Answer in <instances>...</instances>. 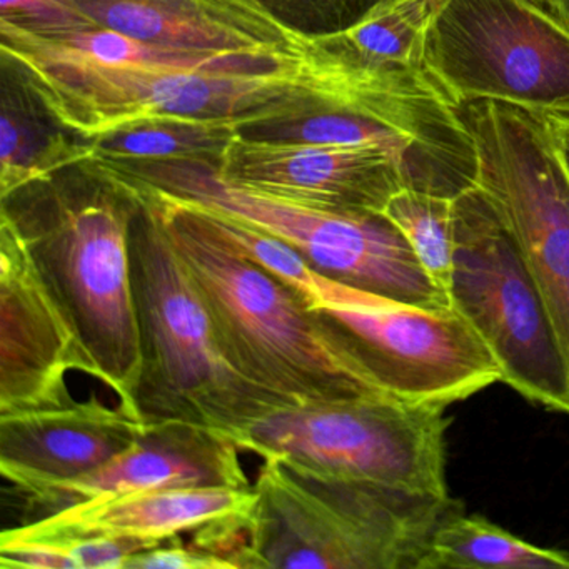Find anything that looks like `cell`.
I'll list each match as a JSON object with an SVG mask.
<instances>
[{
	"label": "cell",
	"instance_id": "6da1fadb",
	"mask_svg": "<svg viewBox=\"0 0 569 569\" xmlns=\"http://www.w3.org/2000/svg\"><path fill=\"white\" fill-rule=\"evenodd\" d=\"M0 36L12 74L59 128L84 141L164 119L234 122L244 132L335 112L426 144L441 122V89L426 69L368 64L325 39L302 58L199 51L181 61L98 64L41 48L8 22Z\"/></svg>",
	"mask_w": 569,
	"mask_h": 569
},
{
	"label": "cell",
	"instance_id": "7a4b0ae2",
	"mask_svg": "<svg viewBox=\"0 0 569 569\" xmlns=\"http://www.w3.org/2000/svg\"><path fill=\"white\" fill-rule=\"evenodd\" d=\"M108 181L158 216L204 299L229 361L252 385L289 408L382 396L369 385L346 336L249 259L211 211L159 189Z\"/></svg>",
	"mask_w": 569,
	"mask_h": 569
},
{
	"label": "cell",
	"instance_id": "3957f363",
	"mask_svg": "<svg viewBox=\"0 0 569 569\" xmlns=\"http://www.w3.org/2000/svg\"><path fill=\"white\" fill-rule=\"evenodd\" d=\"M248 512V569H419L436 528L462 509L451 495L309 471L262 456Z\"/></svg>",
	"mask_w": 569,
	"mask_h": 569
},
{
	"label": "cell",
	"instance_id": "277c9868",
	"mask_svg": "<svg viewBox=\"0 0 569 569\" xmlns=\"http://www.w3.org/2000/svg\"><path fill=\"white\" fill-rule=\"evenodd\" d=\"M132 199L138 211L131 278L142 349L136 411L146 425L204 426L242 448L252 426L289 406L229 361L204 299L158 216Z\"/></svg>",
	"mask_w": 569,
	"mask_h": 569
},
{
	"label": "cell",
	"instance_id": "5b68a950",
	"mask_svg": "<svg viewBox=\"0 0 569 569\" xmlns=\"http://www.w3.org/2000/svg\"><path fill=\"white\" fill-rule=\"evenodd\" d=\"M92 176L96 188L56 194L46 211L19 212L4 202L2 208L18 222L36 264L71 316L99 382L139 418L134 396L142 349L131 278L138 204L118 186Z\"/></svg>",
	"mask_w": 569,
	"mask_h": 569
},
{
	"label": "cell",
	"instance_id": "8992f818",
	"mask_svg": "<svg viewBox=\"0 0 569 569\" xmlns=\"http://www.w3.org/2000/svg\"><path fill=\"white\" fill-rule=\"evenodd\" d=\"M86 171L159 189L281 239L318 271L379 298L426 309H449L398 226L386 214L322 211L232 184L212 162L118 166L86 162Z\"/></svg>",
	"mask_w": 569,
	"mask_h": 569
},
{
	"label": "cell",
	"instance_id": "52a82bcc",
	"mask_svg": "<svg viewBox=\"0 0 569 569\" xmlns=\"http://www.w3.org/2000/svg\"><path fill=\"white\" fill-rule=\"evenodd\" d=\"M451 308L475 329L501 382L549 411L569 412V368L545 299L511 232L478 189L452 202Z\"/></svg>",
	"mask_w": 569,
	"mask_h": 569
},
{
	"label": "cell",
	"instance_id": "ba28073f",
	"mask_svg": "<svg viewBox=\"0 0 569 569\" xmlns=\"http://www.w3.org/2000/svg\"><path fill=\"white\" fill-rule=\"evenodd\" d=\"M446 408L385 396L298 406L252 426L242 449L332 478L448 496Z\"/></svg>",
	"mask_w": 569,
	"mask_h": 569
},
{
	"label": "cell",
	"instance_id": "9c48e42d",
	"mask_svg": "<svg viewBox=\"0 0 569 569\" xmlns=\"http://www.w3.org/2000/svg\"><path fill=\"white\" fill-rule=\"evenodd\" d=\"M478 156L476 189L511 232L545 299L569 368V172L542 116L466 102Z\"/></svg>",
	"mask_w": 569,
	"mask_h": 569
},
{
	"label": "cell",
	"instance_id": "30bf717a",
	"mask_svg": "<svg viewBox=\"0 0 569 569\" xmlns=\"http://www.w3.org/2000/svg\"><path fill=\"white\" fill-rule=\"evenodd\" d=\"M425 62L461 106L569 116V29L536 0H445L429 22Z\"/></svg>",
	"mask_w": 569,
	"mask_h": 569
},
{
	"label": "cell",
	"instance_id": "8fae6325",
	"mask_svg": "<svg viewBox=\"0 0 569 569\" xmlns=\"http://www.w3.org/2000/svg\"><path fill=\"white\" fill-rule=\"evenodd\" d=\"M316 311L346 336L369 385L386 398L449 406L501 382L491 351L452 308L381 299Z\"/></svg>",
	"mask_w": 569,
	"mask_h": 569
},
{
	"label": "cell",
	"instance_id": "7c38bea8",
	"mask_svg": "<svg viewBox=\"0 0 569 569\" xmlns=\"http://www.w3.org/2000/svg\"><path fill=\"white\" fill-rule=\"evenodd\" d=\"M71 372L98 379L71 316L46 281L18 222L0 218V415L74 401Z\"/></svg>",
	"mask_w": 569,
	"mask_h": 569
},
{
	"label": "cell",
	"instance_id": "4fadbf2b",
	"mask_svg": "<svg viewBox=\"0 0 569 569\" xmlns=\"http://www.w3.org/2000/svg\"><path fill=\"white\" fill-rule=\"evenodd\" d=\"M219 172L232 184L282 201L346 214H385L406 186L395 156L375 146H325L241 132Z\"/></svg>",
	"mask_w": 569,
	"mask_h": 569
},
{
	"label": "cell",
	"instance_id": "5bb4252c",
	"mask_svg": "<svg viewBox=\"0 0 569 569\" xmlns=\"http://www.w3.org/2000/svg\"><path fill=\"white\" fill-rule=\"evenodd\" d=\"M86 29H112L139 41L192 51L302 58L321 49L309 32L262 0H69Z\"/></svg>",
	"mask_w": 569,
	"mask_h": 569
},
{
	"label": "cell",
	"instance_id": "9a60e30c",
	"mask_svg": "<svg viewBox=\"0 0 569 569\" xmlns=\"http://www.w3.org/2000/svg\"><path fill=\"white\" fill-rule=\"evenodd\" d=\"M242 451L234 439L204 426L148 425L138 442L101 468L52 486L29 502L56 512L162 489H249L252 485L242 469Z\"/></svg>",
	"mask_w": 569,
	"mask_h": 569
},
{
	"label": "cell",
	"instance_id": "2e32d148",
	"mask_svg": "<svg viewBox=\"0 0 569 569\" xmlns=\"http://www.w3.org/2000/svg\"><path fill=\"white\" fill-rule=\"evenodd\" d=\"M146 425L98 399L0 415V472L28 501L131 448Z\"/></svg>",
	"mask_w": 569,
	"mask_h": 569
},
{
	"label": "cell",
	"instance_id": "e0dca14e",
	"mask_svg": "<svg viewBox=\"0 0 569 569\" xmlns=\"http://www.w3.org/2000/svg\"><path fill=\"white\" fill-rule=\"evenodd\" d=\"M254 499V486L162 489L71 506L29 525L4 529L2 535L24 539L129 536L162 545L216 519L248 512Z\"/></svg>",
	"mask_w": 569,
	"mask_h": 569
},
{
	"label": "cell",
	"instance_id": "ac0fdd59",
	"mask_svg": "<svg viewBox=\"0 0 569 569\" xmlns=\"http://www.w3.org/2000/svg\"><path fill=\"white\" fill-rule=\"evenodd\" d=\"M19 91L2 98L0 118V194L2 201L32 188L48 184L69 166L91 158L89 141L72 142L68 136L46 131L34 122L36 99L21 82Z\"/></svg>",
	"mask_w": 569,
	"mask_h": 569
},
{
	"label": "cell",
	"instance_id": "d6986e66",
	"mask_svg": "<svg viewBox=\"0 0 569 569\" xmlns=\"http://www.w3.org/2000/svg\"><path fill=\"white\" fill-rule=\"evenodd\" d=\"M419 569H569V555L519 539L462 508L436 528Z\"/></svg>",
	"mask_w": 569,
	"mask_h": 569
},
{
	"label": "cell",
	"instance_id": "ffe728a7",
	"mask_svg": "<svg viewBox=\"0 0 569 569\" xmlns=\"http://www.w3.org/2000/svg\"><path fill=\"white\" fill-rule=\"evenodd\" d=\"M241 132V126L234 122L198 119L146 122L89 141L91 158L86 162L139 166L189 161L218 166L226 149Z\"/></svg>",
	"mask_w": 569,
	"mask_h": 569
},
{
	"label": "cell",
	"instance_id": "44dd1931",
	"mask_svg": "<svg viewBox=\"0 0 569 569\" xmlns=\"http://www.w3.org/2000/svg\"><path fill=\"white\" fill-rule=\"evenodd\" d=\"M431 18L422 0H375L351 24L321 34L336 51L368 64L426 68Z\"/></svg>",
	"mask_w": 569,
	"mask_h": 569
},
{
	"label": "cell",
	"instance_id": "7402d4cb",
	"mask_svg": "<svg viewBox=\"0 0 569 569\" xmlns=\"http://www.w3.org/2000/svg\"><path fill=\"white\" fill-rule=\"evenodd\" d=\"M452 202L455 199L405 188L391 199L385 211L408 239L429 278L446 295L455 256Z\"/></svg>",
	"mask_w": 569,
	"mask_h": 569
},
{
	"label": "cell",
	"instance_id": "603a6c76",
	"mask_svg": "<svg viewBox=\"0 0 569 569\" xmlns=\"http://www.w3.org/2000/svg\"><path fill=\"white\" fill-rule=\"evenodd\" d=\"M64 541L78 569H126L132 556L159 546V542L129 536H88Z\"/></svg>",
	"mask_w": 569,
	"mask_h": 569
},
{
	"label": "cell",
	"instance_id": "cb8c5ba5",
	"mask_svg": "<svg viewBox=\"0 0 569 569\" xmlns=\"http://www.w3.org/2000/svg\"><path fill=\"white\" fill-rule=\"evenodd\" d=\"M0 566L4 569H78L64 539H24L0 536Z\"/></svg>",
	"mask_w": 569,
	"mask_h": 569
},
{
	"label": "cell",
	"instance_id": "d4e9b609",
	"mask_svg": "<svg viewBox=\"0 0 569 569\" xmlns=\"http://www.w3.org/2000/svg\"><path fill=\"white\" fill-rule=\"evenodd\" d=\"M272 11L278 12L286 21H306L311 19L315 26L339 31L351 24L362 14L375 0H262ZM298 28H301V26Z\"/></svg>",
	"mask_w": 569,
	"mask_h": 569
},
{
	"label": "cell",
	"instance_id": "484cf974",
	"mask_svg": "<svg viewBox=\"0 0 569 569\" xmlns=\"http://www.w3.org/2000/svg\"><path fill=\"white\" fill-rule=\"evenodd\" d=\"M2 18L41 32L82 31L84 22L69 0H0Z\"/></svg>",
	"mask_w": 569,
	"mask_h": 569
},
{
	"label": "cell",
	"instance_id": "4316f807",
	"mask_svg": "<svg viewBox=\"0 0 569 569\" xmlns=\"http://www.w3.org/2000/svg\"><path fill=\"white\" fill-rule=\"evenodd\" d=\"M126 569H229L221 559L196 551L191 546H156L129 559Z\"/></svg>",
	"mask_w": 569,
	"mask_h": 569
},
{
	"label": "cell",
	"instance_id": "83f0119b",
	"mask_svg": "<svg viewBox=\"0 0 569 569\" xmlns=\"http://www.w3.org/2000/svg\"><path fill=\"white\" fill-rule=\"evenodd\" d=\"M551 129L552 138H555L556 146H558L559 154H561L562 162L569 172V116L555 114L542 116Z\"/></svg>",
	"mask_w": 569,
	"mask_h": 569
},
{
	"label": "cell",
	"instance_id": "f1b7e54d",
	"mask_svg": "<svg viewBox=\"0 0 569 569\" xmlns=\"http://www.w3.org/2000/svg\"><path fill=\"white\" fill-rule=\"evenodd\" d=\"M536 2L569 29V0H536Z\"/></svg>",
	"mask_w": 569,
	"mask_h": 569
},
{
	"label": "cell",
	"instance_id": "f546056e",
	"mask_svg": "<svg viewBox=\"0 0 569 569\" xmlns=\"http://www.w3.org/2000/svg\"><path fill=\"white\" fill-rule=\"evenodd\" d=\"M422 2H426V6H428V8L431 9L432 14H435L436 9H438L445 0H422Z\"/></svg>",
	"mask_w": 569,
	"mask_h": 569
}]
</instances>
